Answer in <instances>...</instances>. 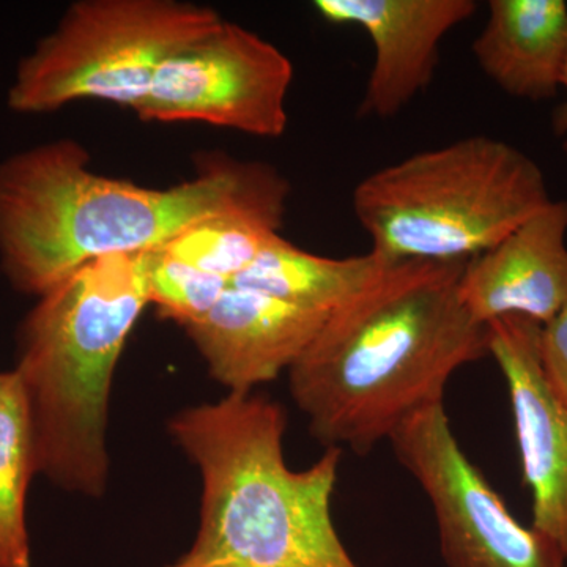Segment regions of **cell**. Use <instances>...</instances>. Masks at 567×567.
Masks as SVG:
<instances>
[{
    "mask_svg": "<svg viewBox=\"0 0 567 567\" xmlns=\"http://www.w3.org/2000/svg\"><path fill=\"white\" fill-rule=\"evenodd\" d=\"M466 262L390 265L328 316L289 369L290 394L320 445L365 456L405 417L445 402L457 369L487 357V327L458 298Z\"/></svg>",
    "mask_w": 567,
    "mask_h": 567,
    "instance_id": "1",
    "label": "cell"
},
{
    "mask_svg": "<svg viewBox=\"0 0 567 567\" xmlns=\"http://www.w3.org/2000/svg\"><path fill=\"white\" fill-rule=\"evenodd\" d=\"M289 193L268 164L230 158L181 185L145 188L93 173L80 142H48L0 162V268L14 289L41 297L82 265L159 248L210 216L282 221Z\"/></svg>",
    "mask_w": 567,
    "mask_h": 567,
    "instance_id": "2",
    "label": "cell"
},
{
    "mask_svg": "<svg viewBox=\"0 0 567 567\" xmlns=\"http://www.w3.org/2000/svg\"><path fill=\"white\" fill-rule=\"evenodd\" d=\"M167 427L199 468L203 498L193 547L166 567H358L331 516L344 450L290 468L286 410L254 391L189 406Z\"/></svg>",
    "mask_w": 567,
    "mask_h": 567,
    "instance_id": "3",
    "label": "cell"
},
{
    "mask_svg": "<svg viewBox=\"0 0 567 567\" xmlns=\"http://www.w3.org/2000/svg\"><path fill=\"white\" fill-rule=\"evenodd\" d=\"M148 251L82 265L39 297L18 331V361L37 475L102 498L110 480L107 413L115 368L151 305Z\"/></svg>",
    "mask_w": 567,
    "mask_h": 567,
    "instance_id": "4",
    "label": "cell"
},
{
    "mask_svg": "<svg viewBox=\"0 0 567 567\" xmlns=\"http://www.w3.org/2000/svg\"><path fill=\"white\" fill-rule=\"evenodd\" d=\"M550 203L535 159L480 134L382 167L352 196L371 252L390 265L473 259Z\"/></svg>",
    "mask_w": 567,
    "mask_h": 567,
    "instance_id": "5",
    "label": "cell"
},
{
    "mask_svg": "<svg viewBox=\"0 0 567 567\" xmlns=\"http://www.w3.org/2000/svg\"><path fill=\"white\" fill-rule=\"evenodd\" d=\"M221 21L182 0H81L22 59L9 107L43 114L100 100L136 112L163 62Z\"/></svg>",
    "mask_w": 567,
    "mask_h": 567,
    "instance_id": "6",
    "label": "cell"
},
{
    "mask_svg": "<svg viewBox=\"0 0 567 567\" xmlns=\"http://www.w3.org/2000/svg\"><path fill=\"white\" fill-rule=\"evenodd\" d=\"M388 442L431 502L447 567H566L559 548L520 524L466 456L445 402L405 417Z\"/></svg>",
    "mask_w": 567,
    "mask_h": 567,
    "instance_id": "7",
    "label": "cell"
},
{
    "mask_svg": "<svg viewBox=\"0 0 567 567\" xmlns=\"http://www.w3.org/2000/svg\"><path fill=\"white\" fill-rule=\"evenodd\" d=\"M292 61L244 25L224 20L175 51L156 71L136 115L199 122L257 137L286 133Z\"/></svg>",
    "mask_w": 567,
    "mask_h": 567,
    "instance_id": "8",
    "label": "cell"
},
{
    "mask_svg": "<svg viewBox=\"0 0 567 567\" xmlns=\"http://www.w3.org/2000/svg\"><path fill=\"white\" fill-rule=\"evenodd\" d=\"M486 327L488 354L509 391L522 475L532 496V527L567 559V409L540 369L543 324L509 316Z\"/></svg>",
    "mask_w": 567,
    "mask_h": 567,
    "instance_id": "9",
    "label": "cell"
},
{
    "mask_svg": "<svg viewBox=\"0 0 567 567\" xmlns=\"http://www.w3.org/2000/svg\"><path fill=\"white\" fill-rule=\"evenodd\" d=\"M475 0H316L331 24H352L371 37L374 65L360 115L390 118L434 78L443 39L475 14Z\"/></svg>",
    "mask_w": 567,
    "mask_h": 567,
    "instance_id": "10",
    "label": "cell"
},
{
    "mask_svg": "<svg viewBox=\"0 0 567 567\" xmlns=\"http://www.w3.org/2000/svg\"><path fill=\"white\" fill-rule=\"evenodd\" d=\"M458 298L477 323L503 317L551 322L567 308V200L543 210L465 265Z\"/></svg>",
    "mask_w": 567,
    "mask_h": 567,
    "instance_id": "11",
    "label": "cell"
},
{
    "mask_svg": "<svg viewBox=\"0 0 567 567\" xmlns=\"http://www.w3.org/2000/svg\"><path fill=\"white\" fill-rule=\"evenodd\" d=\"M328 316L230 284L204 319L185 331L208 374L229 393H252L297 363Z\"/></svg>",
    "mask_w": 567,
    "mask_h": 567,
    "instance_id": "12",
    "label": "cell"
},
{
    "mask_svg": "<svg viewBox=\"0 0 567 567\" xmlns=\"http://www.w3.org/2000/svg\"><path fill=\"white\" fill-rule=\"evenodd\" d=\"M473 54L514 99L540 102L561 89L567 65L565 0H492Z\"/></svg>",
    "mask_w": 567,
    "mask_h": 567,
    "instance_id": "13",
    "label": "cell"
},
{
    "mask_svg": "<svg viewBox=\"0 0 567 567\" xmlns=\"http://www.w3.org/2000/svg\"><path fill=\"white\" fill-rule=\"evenodd\" d=\"M390 264L369 251L364 256H317L276 235L233 286L254 290L284 303L331 315L368 289Z\"/></svg>",
    "mask_w": 567,
    "mask_h": 567,
    "instance_id": "14",
    "label": "cell"
},
{
    "mask_svg": "<svg viewBox=\"0 0 567 567\" xmlns=\"http://www.w3.org/2000/svg\"><path fill=\"white\" fill-rule=\"evenodd\" d=\"M37 475L31 421L20 379L0 372V567H31L25 503Z\"/></svg>",
    "mask_w": 567,
    "mask_h": 567,
    "instance_id": "15",
    "label": "cell"
},
{
    "mask_svg": "<svg viewBox=\"0 0 567 567\" xmlns=\"http://www.w3.org/2000/svg\"><path fill=\"white\" fill-rule=\"evenodd\" d=\"M281 226L282 221L267 216L227 213L194 223L159 248L233 282L279 235Z\"/></svg>",
    "mask_w": 567,
    "mask_h": 567,
    "instance_id": "16",
    "label": "cell"
},
{
    "mask_svg": "<svg viewBox=\"0 0 567 567\" xmlns=\"http://www.w3.org/2000/svg\"><path fill=\"white\" fill-rule=\"evenodd\" d=\"M147 284L158 315L183 328L204 319L230 287L229 279L199 270L163 248L148 251Z\"/></svg>",
    "mask_w": 567,
    "mask_h": 567,
    "instance_id": "17",
    "label": "cell"
},
{
    "mask_svg": "<svg viewBox=\"0 0 567 567\" xmlns=\"http://www.w3.org/2000/svg\"><path fill=\"white\" fill-rule=\"evenodd\" d=\"M539 360L548 388L567 409V308L540 328Z\"/></svg>",
    "mask_w": 567,
    "mask_h": 567,
    "instance_id": "18",
    "label": "cell"
},
{
    "mask_svg": "<svg viewBox=\"0 0 567 567\" xmlns=\"http://www.w3.org/2000/svg\"><path fill=\"white\" fill-rule=\"evenodd\" d=\"M561 89L566 92V100L555 110L551 125H554L555 136L561 141L563 153H565L567 159V65L565 76H563Z\"/></svg>",
    "mask_w": 567,
    "mask_h": 567,
    "instance_id": "19",
    "label": "cell"
}]
</instances>
